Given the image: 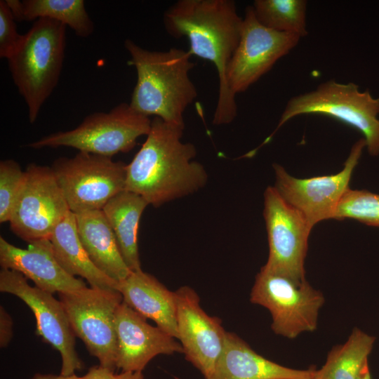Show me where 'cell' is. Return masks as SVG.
<instances>
[{"instance_id":"1","label":"cell","mask_w":379,"mask_h":379,"mask_svg":"<svg viewBox=\"0 0 379 379\" xmlns=\"http://www.w3.org/2000/svg\"><path fill=\"white\" fill-rule=\"evenodd\" d=\"M243 18L232 0H179L166 10L164 23L172 36L187 37L191 55L215 67L219 91L213 123H231L237 116L235 96L228 89L226 72L241 37Z\"/></svg>"},{"instance_id":"2","label":"cell","mask_w":379,"mask_h":379,"mask_svg":"<svg viewBox=\"0 0 379 379\" xmlns=\"http://www.w3.org/2000/svg\"><path fill=\"white\" fill-rule=\"evenodd\" d=\"M184 128L153 119L145 142L126 165L125 190L158 207L206 185L208 174L194 160V145L181 140Z\"/></svg>"},{"instance_id":"3","label":"cell","mask_w":379,"mask_h":379,"mask_svg":"<svg viewBox=\"0 0 379 379\" xmlns=\"http://www.w3.org/2000/svg\"><path fill=\"white\" fill-rule=\"evenodd\" d=\"M124 46L137 72L130 106L144 116L185 127L184 112L197 96L189 76L195 65L191 54L177 48L151 51L130 39Z\"/></svg>"},{"instance_id":"4","label":"cell","mask_w":379,"mask_h":379,"mask_svg":"<svg viewBox=\"0 0 379 379\" xmlns=\"http://www.w3.org/2000/svg\"><path fill=\"white\" fill-rule=\"evenodd\" d=\"M67 26L49 18H39L8 58L13 81L36 121L46 100L56 87L65 58Z\"/></svg>"},{"instance_id":"5","label":"cell","mask_w":379,"mask_h":379,"mask_svg":"<svg viewBox=\"0 0 379 379\" xmlns=\"http://www.w3.org/2000/svg\"><path fill=\"white\" fill-rule=\"evenodd\" d=\"M319 114L331 117L357 129L364 135L368 153L379 155V98L369 91H360L352 82L328 80L314 91L293 97L287 102L274 133L294 117Z\"/></svg>"},{"instance_id":"6","label":"cell","mask_w":379,"mask_h":379,"mask_svg":"<svg viewBox=\"0 0 379 379\" xmlns=\"http://www.w3.org/2000/svg\"><path fill=\"white\" fill-rule=\"evenodd\" d=\"M151 125L149 117L135 111L129 103L121 102L109 112L86 116L74 129L51 133L28 146L33 149L68 147L112 157L131 150L139 137L147 135Z\"/></svg>"},{"instance_id":"7","label":"cell","mask_w":379,"mask_h":379,"mask_svg":"<svg viewBox=\"0 0 379 379\" xmlns=\"http://www.w3.org/2000/svg\"><path fill=\"white\" fill-rule=\"evenodd\" d=\"M51 167L74 213L102 210L126 188V164L112 157L79 152L56 159Z\"/></svg>"},{"instance_id":"8","label":"cell","mask_w":379,"mask_h":379,"mask_svg":"<svg viewBox=\"0 0 379 379\" xmlns=\"http://www.w3.org/2000/svg\"><path fill=\"white\" fill-rule=\"evenodd\" d=\"M250 300L270 311L274 333L289 339L317 329L319 312L324 303L323 294L306 280L297 282L262 269L255 277Z\"/></svg>"},{"instance_id":"9","label":"cell","mask_w":379,"mask_h":379,"mask_svg":"<svg viewBox=\"0 0 379 379\" xmlns=\"http://www.w3.org/2000/svg\"><path fill=\"white\" fill-rule=\"evenodd\" d=\"M70 326L99 364L116 367L115 315L123 298L117 290L93 287L58 293Z\"/></svg>"},{"instance_id":"10","label":"cell","mask_w":379,"mask_h":379,"mask_svg":"<svg viewBox=\"0 0 379 379\" xmlns=\"http://www.w3.org/2000/svg\"><path fill=\"white\" fill-rule=\"evenodd\" d=\"M70 211L51 167L30 164L11 211V231L21 239H50Z\"/></svg>"},{"instance_id":"11","label":"cell","mask_w":379,"mask_h":379,"mask_svg":"<svg viewBox=\"0 0 379 379\" xmlns=\"http://www.w3.org/2000/svg\"><path fill=\"white\" fill-rule=\"evenodd\" d=\"M263 215L269 245L267 260L262 270L305 281L304 262L312 227L305 217L288 204L274 187L264 193Z\"/></svg>"},{"instance_id":"12","label":"cell","mask_w":379,"mask_h":379,"mask_svg":"<svg viewBox=\"0 0 379 379\" xmlns=\"http://www.w3.org/2000/svg\"><path fill=\"white\" fill-rule=\"evenodd\" d=\"M365 147L364 138L356 142L343 168L332 175L297 178L281 165L274 164V188L288 204L305 217L312 227L322 220L334 219L340 200L350 189L352 175Z\"/></svg>"},{"instance_id":"13","label":"cell","mask_w":379,"mask_h":379,"mask_svg":"<svg viewBox=\"0 0 379 379\" xmlns=\"http://www.w3.org/2000/svg\"><path fill=\"white\" fill-rule=\"evenodd\" d=\"M297 35L262 25L252 6L246 8L239 44L227 65L226 81L234 95L247 90L298 43Z\"/></svg>"},{"instance_id":"14","label":"cell","mask_w":379,"mask_h":379,"mask_svg":"<svg viewBox=\"0 0 379 379\" xmlns=\"http://www.w3.org/2000/svg\"><path fill=\"white\" fill-rule=\"evenodd\" d=\"M21 273L8 269L0 272V291L14 295L32 311L36 321V333L60 354V374L69 375L84 368L75 349L74 333L65 310L53 293L31 286Z\"/></svg>"},{"instance_id":"15","label":"cell","mask_w":379,"mask_h":379,"mask_svg":"<svg viewBox=\"0 0 379 379\" xmlns=\"http://www.w3.org/2000/svg\"><path fill=\"white\" fill-rule=\"evenodd\" d=\"M178 340L185 359L206 378L213 371L225 346L227 331L222 321L208 315L191 287L175 291Z\"/></svg>"},{"instance_id":"16","label":"cell","mask_w":379,"mask_h":379,"mask_svg":"<svg viewBox=\"0 0 379 379\" xmlns=\"http://www.w3.org/2000/svg\"><path fill=\"white\" fill-rule=\"evenodd\" d=\"M115 328L116 367L121 372H142L157 355L183 353L176 338L149 324L145 317L124 301L116 312Z\"/></svg>"},{"instance_id":"17","label":"cell","mask_w":379,"mask_h":379,"mask_svg":"<svg viewBox=\"0 0 379 379\" xmlns=\"http://www.w3.org/2000/svg\"><path fill=\"white\" fill-rule=\"evenodd\" d=\"M0 265L32 280L35 286L49 292L65 293L86 287L85 282L67 273L58 261L50 239L17 247L0 237Z\"/></svg>"},{"instance_id":"18","label":"cell","mask_w":379,"mask_h":379,"mask_svg":"<svg viewBox=\"0 0 379 379\" xmlns=\"http://www.w3.org/2000/svg\"><path fill=\"white\" fill-rule=\"evenodd\" d=\"M314 369H294L275 363L255 352L235 333L227 331L224 349L205 379H313Z\"/></svg>"},{"instance_id":"19","label":"cell","mask_w":379,"mask_h":379,"mask_svg":"<svg viewBox=\"0 0 379 379\" xmlns=\"http://www.w3.org/2000/svg\"><path fill=\"white\" fill-rule=\"evenodd\" d=\"M123 301L178 340L176 296L156 277L142 270L118 282Z\"/></svg>"},{"instance_id":"20","label":"cell","mask_w":379,"mask_h":379,"mask_svg":"<svg viewBox=\"0 0 379 379\" xmlns=\"http://www.w3.org/2000/svg\"><path fill=\"white\" fill-rule=\"evenodd\" d=\"M74 214L80 241L92 262L117 282L126 279L131 270L122 257L115 235L102 211Z\"/></svg>"},{"instance_id":"21","label":"cell","mask_w":379,"mask_h":379,"mask_svg":"<svg viewBox=\"0 0 379 379\" xmlns=\"http://www.w3.org/2000/svg\"><path fill=\"white\" fill-rule=\"evenodd\" d=\"M50 241L58 261L70 275L85 279L91 287L117 290L118 282L100 271L89 258L80 241L74 213L69 211L57 225Z\"/></svg>"},{"instance_id":"22","label":"cell","mask_w":379,"mask_h":379,"mask_svg":"<svg viewBox=\"0 0 379 379\" xmlns=\"http://www.w3.org/2000/svg\"><path fill=\"white\" fill-rule=\"evenodd\" d=\"M148 205L140 195L124 190L112 197L102 209L131 272L142 270L138 237L140 218Z\"/></svg>"},{"instance_id":"23","label":"cell","mask_w":379,"mask_h":379,"mask_svg":"<svg viewBox=\"0 0 379 379\" xmlns=\"http://www.w3.org/2000/svg\"><path fill=\"white\" fill-rule=\"evenodd\" d=\"M374 341L375 337L354 328L345 343L331 350L322 367L314 369L313 379H359Z\"/></svg>"},{"instance_id":"24","label":"cell","mask_w":379,"mask_h":379,"mask_svg":"<svg viewBox=\"0 0 379 379\" xmlns=\"http://www.w3.org/2000/svg\"><path fill=\"white\" fill-rule=\"evenodd\" d=\"M25 21L49 18L69 27L79 37L86 38L94 24L83 0H24Z\"/></svg>"},{"instance_id":"25","label":"cell","mask_w":379,"mask_h":379,"mask_svg":"<svg viewBox=\"0 0 379 379\" xmlns=\"http://www.w3.org/2000/svg\"><path fill=\"white\" fill-rule=\"evenodd\" d=\"M255 15L264 26L299 37L307 34L305 0H255Z\"/></svg>"},{"instance_id":"26","label":"cell","mask_w":379,"mask_h":379,"mask_svg":"<svg viewBox=\"0 0 379 379\" xmlns=\"http://www.w3.org/2000/svg\"><path fill=\"white\" fill-rule=\"evenodd\" d=\"M345 218L379 227V194L350 188L340 200L334 215L336 220Z\"/></svg>"},{"instance_id":"27","label":"cell","mask_w":379,"mask_h":379,"mask_svg":"<svg viewBox=\"0 0 379 379\" xmlns=\"http://www.w3.org/2000/svg\"><path fill=\"white\" fill-rule=\"evenodd\" d=\"M25 176L15 160L0 162V222L9 221L13 206L20 192Z\"/></svg>"},{"instance_id":"28","label":"cell","mask_w":379,"mask_h":379,"mask_svg":"<svg viewBox=\"0 0 379 379\" xmlns=\"http://www.w3.org/2000/svg\"><path fill=\"white\" fill-rule=\"evenodd\" d=\"M23 39L17 31L15 20L5 0L0 1V58L8 60Z\"/></svg>"},{"instance_id":"29","label":"cell","mask_w":379,"mask_h":379,"mask_svg":"<svg viewBox=\"0 0 379 379\" xmlns=\"http://www.w3.org/2000/svg\"><path fill=\"white\" fill-rule=\"evenodd\" d=\"M13 319L3 306L0 307V346L5 348L13 338Z\"/></svg>"},{"instance_id":"30","label":"cell","mask_w":379,"mask_h":379,"mask_svg":"<svg viewBox=\"0 0 379 379\" xmlns=\"http://www.w3.org/2000/svg\"><path fill=\"white\" fill-rule=\"evenodd\" d=\"M114 371L100 366L90 368L81 379H116Z\"/></svg>"},{"instance_id":"31","label":"cell","mask_w":379,"mask_h":379,"mask_svg":"<svg viewBox=\"0 0 379 379\" xmlns=\"http://www.w3.org/2000/svg\"><path fill=\"white\" fill-rule=\"evenodd\" d=\"M15 21H24V6L19 0H5Z\"/></svg>"},{"instance_id":"32","label":"cell","mask_w":379,"mask_h":379,"mask_svg":"<svg viewBox=\"0 0 379 379\" xmlns=\"http://www.w3.org/2000/svg\"><path fill=\"white\" fill-rule=\"evenodd\" d=\"M31 379H81V376H78L75 373L72 375H65L62 374L54 375V374H42L36 373Z\"/></svg>"},{"instance_id":"33","label":"cell","mask_w":379,"mask_h":379,"mask_svg":"<svg viewBox=\"0 0 379 379\" xmlns=\"http://www.w3.org/2000/svg\"><path fill=\"white\" fill-rule=\"evenodd\" d=\"M116 379H145L142 372H121Z\"/></svg>"},{"instance_id":"34","label":"cell","mask_w":379,"mask_h":379,"mask_svg":"<svg viewBox=\"0 0 379 379\" xmlns=\"http://www.w3.org/2000/svg\"><path fill=\"white\" fill-rule=\"evenodd\" d=\"M359 379H372L368 362H366L362 368Z\"/></svg>"}]
</instances>
